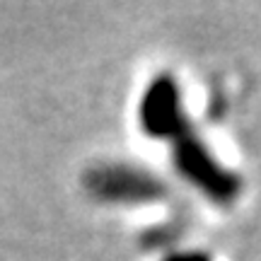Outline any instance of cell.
Returning a JSON list of instances; mask_svg holds the SVG:
<instances>
[{"label":"cell","mask_w":261,"mask_h":261,"mask_svg":"<svg viewBox=\"0 0 261 261\" xmlns=\"http://www.w3.org/2000/svg\"><path fill=\"white\" fill-rule=\"evenodd\" d=\"M138 126L152 140L174 143L189 133L184 94L172 73H158L138 99Z\"/></svg>","instance_id":"3957f363"},{"label":"cell","mask_w":261,"mask_h":261,"mask_svg":"<svg viewBox=\"0 0 261 261\" xmlns=\"http://www.w3.org/2000/svg\"><path fill=\"white\" fill-rule=\"evenodd\" d=\"M172 165L191 189L215 205H230L242 194V179L223 165L215 152L191 130L172 143Z\"/></svg>","instance_id":"6da1fadb"},{"label":"cell","mask_w":261,"mask_h":261,"mask_svg":"<svg viewBox=\"0 0 261 261\" xmlns=\"http://www.w3.org/2000/svg\"><path fill=\"white\" fill-rule=\"evenodd\" d=\"M83 184L94 201L109 205H152L165 201L169 187L133 162H99L85 172Z\"/></svg>","instance_id":"7a4b0ae2"},{"label":"cell","mask_w":261,"mask_h":261,"mask_svg":"<svg viewBox=\"0 0 261 261\" xmlns=\"http://www.w3.org/2000/svg\"><path fill=\"white\" fill-rule=\"evenodd\" d=\"M162 261H211V256H208L205 252L189 249V252H172V254H167Z\"/></svg>","instance_id":"277c9868"}]
</instances>
